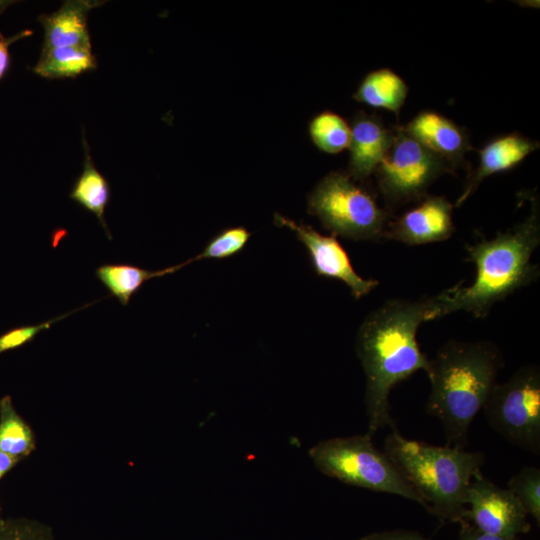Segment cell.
Instances as JSON below:
<instances>
[{"instance_id": "1", "label": "cell", "mask_w": 540, "mask_h": 540, "mask_svg": "<svg viewBox=\"0 0 540 540\" xmlns=\"http://www.w3.org/2000/svg\"><path fill=\"white\" fill-rule=\"evenodd\" d=\"M434 296L410 300L394 298L371 311L356 336V353L363 368L366 434L379 429H397L390 413L389 395L415 372H426L429 357L417 341L420 325L432 320Z\"/></svg>"}, {"instance_id": "2", "label": "cell", "mask_w": 540, "mask_h": 540, "mask_svg": "<svg viewBox=\"0 0 540 540\" xmlns=\"http://www.w3.org/2000/svg\"><path fill=\"white\" fill-rule=\"evenodd\" d=\"M539 245L540 211L534 198L524 220L491 239L466 245L468 258L476 268L474 281L434 295L432 319L458 311L486 318L497 302L538 279L540 269L531 258Z\"/></svg>"}, {"instance_id": "3", "label": "cell", "mask_w": 540, "mask_h": 540, "mask_svg": "<svg viewBox=\"0 0 540 540\" xmlns=\"http://www.w3.org/2000/svg\"><path fill=\"white\" fill-rule=\"evenodd\" d=\"M503 366L501 350L487 340H449L429 358L426 411L441 422L447 446L465 449L471 423Z\"/></svg>"}, {"instance_id": "4", "label": "cell", "mask_w": 540, "mask_h": 540, "mask_svg": "<svg viewBox=\"0 0 540 540\" xmlns=\"http://www.w3.org/2000/svg\"><path fill=\"white\" fill-rule=\"evenodd\" d=\"M383 451L429 513L442 522L467 521L464 495L473 478L482 473V453L407 439L397 429L385 438Z\"/></svg>"}, {"instance_id": "5", "label": "cell", "mask_w": 540, "mask_h": 540, "mask_svg": "<svg viewBox=\"0 0 540 540\" xmlns=\"http://www.w3.org/2000/svg\"><path fill=\"white\" fill-rule=\"evenodd\" d=\"M315 467L343 483L375 492L389 493L415 501L422 500L372 437L365 434L334 437L318 442L309 450Z\"/></svg>"}, {"instance_id": "6", "label": "cell", "mask_w": 540, "mask_h": 540, "mask_svg": "<svg viewBox=\"0 0 540 540\" xmlns=\"http://www.w3.org/2000/svg\"><path fill=\"white\" fill-rule=\"evenodd\" d=\"M308 212L333 236L354 241H384L390 214L348 173L333 171L308 196Z\"/></svg>"}, {"instance_id": "7", "label": "cell", "mask_w": 540, "mask_h": 540, "mask_svg": "<svg viewBox=\"0 0 540 540\" xmlns=\"http://www.w3.org/2000/svg\"><path fill=\"white\" fill-rule=\"evenodd\" d=\"M446 173H454L450 165L400 125L393 127L391 141L373 174L387 206L397 207L423 200L432 183Z\"/></svg>"}, {"instance_id": "8", "label": "cell", "mask_w": 540, "mask_h": 540, "mask_svg": "<svg viewBox=\"0 0 540 540\" xmlns=\"http://www.w3.org/2000/svg\"><path fill=\"white\" fill-rule=\"evenodd\" d=\"M489 425L522 449L540 451V367L518 368L504 383H496L483 408Z\"/></svg>"}, {"instance_id": "9", "label": "cell", "mask_w": 540, "mask_h": 540, "mask_svg": "<svg viewBox=\"0 0 540 540\" xmlns=\"http://www.w3.org/2000/svg\"><path fill=\"white\" fill-rule=\"evenodd\" d=\"M467 521L480 531L506 539H516L530 531L528 515L507 489L479 474L466 489Z\"/></svg>"}, {"instance_id": "10", "label": "cell", "mask_w": 540, "mask_h": 540, "mask_svg": "<svg viewBox=\"0 0 540 540\" xmlns=\"http://www.w3.org/2000/svg\"><path fill=\"white\" fill-rule=\"evenodd\" d=\"M274 222L296 234L306 247L318 276L342 281L355 299L368 295L379 285L378 280L364 279L355 271L346 250L335 236L323 235L309 225L278 213L274 215Z\"/></svg>"}, {"instance_id": "11", "label": "cell", "mask_w": 540, "mask_h": 540, "mask_svg": "<svg viewBox=\"0 0 540 540\" xmlns=\"http://www.w3.org/2000/svg\"><path fill=\"white\" fill-rule=\"evenodd\" d=\"M455 226L453 205L444 196H426L417 206L390 219L385 240L417 246L449 239Z\"/></svg>"}, {"instance_id": "12", "label": "cell", "mask_w": 540, "mask_h": 540, "mask_svg": "<svg viewBox=\"0 0 540 540\" xmlns=\"http://www.w3.org/2000/svg\"><path fill=\"white\" fill-rule=\"evenodd\" d=\"M404 130L431 152L445 160L455 172L467 168L465 154L472 149L464 128L434 111H422Z\"/></svg>"}, {"instance_id": "13", "label": "cell", "mask_w": 540, "mask_h": 540, "mask_svg": "<svg viewBox=\"0 0 540 540\" xmlns=\"http://www.w3.org/2000/svg\"><path fill=\"white\" fill-rule=\"evenodd\" d=\"M538 148L539 142L519 133L503 135L488 142L479 151L478 165L469 174L456 206H461L473 195L485 178L514 168Z\"/></svg>"}, {"instance_id": "14", "label": "cell", "mask_w": 540, "mask_h": 540, "mask_svg": "<svg viewBox=\"0 0 540 540\" xmlns=\"http://www.w3.org/2000/svg\"><path fill=\"white\" fill-rule=\"evenodd\" d=\"M348 175L356 181L371 176L392 138L393 128L388 129L375 115L359 112L351 124Z\"/></svg>"}, {"instance_id": "15", "label": "cell", "mask_w": 540, "mask_h": 540, "mask_svg": "<svg viewBox=\"0 0 540 540\" xmlns=\"http://www.w3.org/2000/svg\"><path fill=\"white\" fill-rule=\"evenodd\" d=\"M99 5L100 2L86 0L66 1L56 12L40 15L38 20L44 27L42 50L90 46L88 14Z\"/></svg>"}, {"instance_id": "16", "label": "cell", "mask_w": 540, "mask_h": 540, "mask_svg": "<svg viewBox=\"0 0 540 540\" xmlns=\"http://www.w3.org/2000/svg\"><path fill=\"white\" fill-rule=\"evenodd\" d=\"M84 161L83 170L75 180L69 193V198L79 204L85 210L93 213L109 239L111 233L105 221V210L111 198V190L108 180L96 168L90 155L89 145L83 134Z\"/></svg>"}, {"instance_id": "17", "label": "cell", "mask_w": 540, "mask_h": 540, "mask_svg": "<svg viewBox=\"0 0 540 540\" xmlns=\"http://www.w3.org/2000/svg\"><path fill=\"white\" fill-rule=\"evenodd\" d=\"M408 94V86L395 72L381 68L368 73L353 97L374 108L399 114Z\"/></svg>"}, {"instance_id": "18", "label": "cell", "mask_w": 540, "mask_h": 540, "mask_svg": "<svg viewBox=\"0 0 540 540\" xmlns=\"http://www.w3.org/2000/svg\"><path fill=\"white\" fill-rule=\"evenodd\" d=\"M96 57L90 46H70L41 50L32 70L47 79L75 78L95 70Z\"/></svg>"}, {"instance_id": "19", "label": "cell", "mask_w": 540, "mask_h": 540, "mask_svg": "<svg viewBox=\"0 0 540 540\" xmlns=\"http://www.w3.org/2000/svg\"><path fill=\"white\" fill-rule=\"evenodd\" d=\"M187 261L161 270H147L130 264H103L95 270V275L104 287L126 306L130 298L149 279L174 273L186 266Z\"/></svg>"}, {"instance_id": "20", "label": "cell", "mask_w": 540, "mask_h": 540, "mask_svg": "<svg viewBox=\"0 0 540 540\" xmlns=\"http://www.w3.org/2000/svg\"><path fill=\"white\" fill-rule=\"evenodd\" d=\"M35 449L29 425L16 412L10 396L0 401V451L21 460Z\"/></svg>"}, {"instance_id": "21", "label": "cell", "mask_w": 540, "mask_h": 540, "mask_svg": "<svg viewBox=\"0 0 540 540\" xmlns=\"http://www.w3.org/2000/svg\"><path fill=\"white\" fill-rule=\"evenodd\" d=\"M309 135L321 151L336 154L348 149L351 127L344 118L332 111L317 114L309 123Z\"/></svg>"}, {"instance_id": "22", "label": "cell", "mask_w": 540, "mask_h": 540, "mask_svg": "<svg viewBox=\"0 0 540 540\" xmlns=\"http://www.w3.org/2000/svg\"><path fill=\"white\" fill-rule=\"evenodd\" d=\"M507 489L519 501L527 515L540 522V469L524 466L513 475Z\"/></svg>"}, {"instance_id": "23", "label": "cell", "mask_w": 540, "mask_h": 540, "mask_svg": "<svg viewBox=\"0 0 540 540\" xmlns=\"http://www.w3.org/2000/svg\"><path fill=\"white\" fill-rule=\"evenodd\" d=\"M251 233L242 226L220 231L197 256L187 260L188 264L202 259H224L239 253L247 244Z\"/></svg>"}, {"instance_id": "24", "label": "cell", "mask_w": 540, "mask_h": 540, "mask_svg": "<svg viewBox=\"0 0 540 540\" xmlns=\"http://www.w3.org/2000/svg\"><path fill=\"white\" fill-rule=\"evenodd\" d=\"M0 540H52V534L48 527L35 521L6 520Z\"/></svg>"}, {"instance_id": "25", "label": "cell", "mask_w": 540, "mask_h": 540, "mask_svg": "<svg viewBox=\"0 0 540 540\" xmlns=\"http://www.w3.org/2000/svg\"><path fill=\"white\" fill-rule=\"evenodd\" d=\"M74 312L75 311L66 313L37 325H27L10 329L0 335V354L31 342L42 330L50 328L54 322H57Z\"/></svg>"}, {"instance_id": "26", "label": "cell", "mask_w": 540, "mask_h": 540, "mask_svg": "<svg viewBox=\"0 0 540 540\" xmlns=\"http://www.w3.org/2000/svg\"><path fill=\"white\" fill-rule=\"evenodd\" d=\"M32 33L31 30L26 29L11 37H5L0 32V80L7 74L11 65L9 46L22 38L32 35Z\"/></svg>"}, {"instance_id": "27", "label": "cell", "mask_w": 540, "mask_h": 540, "mask_svg": "<svg viewBox=\"0 0 540 540\" xmlns=\"http://www.w3.org/2000/svg\"><path fill=\"white\" fill-rule=\"evenodd\" d=\"M359 540H428L422 534L411 530H389L368 534Z\"/></svg>"}, {"instance_id": "28", "label": "cell", "mask_w": 540, "mask_h": 540, "mask_svg": "<svg viewBox=\"0 0 540 540\" xmlns=\"http://www.w3.org/2000/svg\"><path fill=\"white\" fill-rule=\"evenodd\" d=\"M458 540H519V539L518 538L506 539V538L486 534L480 531L479 529H477L469 521H466L460 524V533H459Z\"/></svg>"}, {"instance_id": "29", "label": "cell", "mask_w": 540, "mask_h": 540, "mask_svg": "<svg viewBox=\"0 0 540 540\" xmlns=\"http://www.w3.org/2000/svg\"><path fill=\"white\" fill-rule=\"evenodd\" d=\"M20 460L0 451V479Z\"/></svg>"}, {"instance_id": "30", "label": "cell", "mask_w": 540, "mask_h": 540, "mask_svg": "<svg viewBox=\"0 0 540 540\" xmlns=\"http://www.w3.org/2000/svg\"><path fill=\"white\" fill-rule=\"evenodd\" d=\"M5 521L6 520L2 519L1 512H0V532L2 531V529H3L4 525H5Z\"/></svg>"}, {"instance_id": "31", "label": "cell", "mask_w": 540, "mask_h": 540, "mask_svg": "<svg viewBox=\"0 0 540 540\" xmlns=\"http://www.w3.org/2000/svg\"><path fill=\"white\" fill-rule=\"evenodd\" d=\"M7 3H8V2H2V1H0V13L5 9L6 5H8Z\"/></svg>"}]
</instances>
